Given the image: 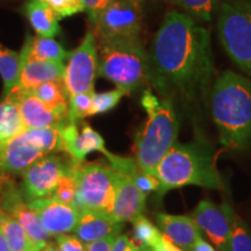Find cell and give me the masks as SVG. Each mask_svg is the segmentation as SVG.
I'll return each instance as SVG.
<instances>
[{"label": "cell", "mask_w": 251, "mask_h": 251, "mask_svg": "<svg viewBox=\"0 0 251 251\" xmlns=\"http://www.w3.org/2000/svg\"><path fill=\"white\" fill-rule=\"evenodd\" d=\"M149 65L150 83L164 98L206 94L214 75L211 34L190 15L168 12L153 36Z\"/></svg>", "instance_id": "1"}, {"label": "cell", "mask_w": 251, "mask_h": 251, "mask_svg": "<svg viewBox=\"0 0 251 251\" xmlns=\"http://www.w3.org/2000/svg\"><path fill=\"white\" fill-rule=\"evenodd\" d=\"M212 114L220 142L230 150L251 143V80L226 70L216 78L211 97Z\"/></svg>", "instance_id": "2"}, {"label": "cell", "mask_w": 251, "mask_h": 251, "mask_svg": "<svg viewBox=\"0 0 251 251\" xmlns=\"http://www.w3.org/2000/svg\"><path fill=\"white\" fill-rule=\"evenodd\" d=\"M141 105L148 118L135 135V161L141 172L155 176L157 165L177 143L179 121L170 98L161 99L146 91Z\"/></svg>", "instance_id": "3"}, {"label": "cell", "mask_w": 251, "mask_h": 251, "mask_svg": "<svg viewBox=\"0 0 251 251\" xmlns=\"http://www.w3.org/2000/svg\"><path fill=\"white\" fill-rule=\"evenodd\" d=\"M159 196L184 186H200L209 190L222 188V181L214 158L205 144L176 143L157 165Z\"/></svg>", "instance_id": "4"}, {"label": "cell", "mask_w": 251, "mask_h": 251, "mask_svg": "<svg viewBox=\"0 0 251 251\" xmlns=\"http://www.w3.org/2000/svg\"><path fill=\"white\" fill-rule=\"evenodd\" d=\"M98 76L130 94L150 81L149 55L140 37L100 41Z\"/></svg>", "instance_id": "5"}, {"label": "cell", "mask_w": 251, "mask_h": 251, "mask_svg": "<svg viewBox=\"0 0 251 251\" xmlns=\"http://www.w3.org/2000/svg\"><path fill=\"white\" fill-rule=\"evenodd\" d=\"M218 35L228 57L251 80L250 0H220Z\"/></svg>", "instance_id": "6"}, {"label": "cell", "mask_w": 251, "mask_h": 251, "mask_svg": "<svg viewBox=\"0 0 251 251\" xmlns=\"http://www.w3.org/2000/svg\"><path fill=\"white\" fill-rule=\"evenodd\" d=\"M77 194L74 207L78 212L90 209L109 215L117 188V172L103 162L80 163L76 170Z\"/></svg>", "instance_id": "7"}, {"label": "cell", "mask_w": 251, "mask_h": 251, "mask_svg": "<svg viewBox=\"0 0 251 251\" xmlns=\"http://www.w3.org/2000/svg\"><path fill=\"white\" fill-rule=\"evenodd\" d=\"M78 163L72 159L56 155H46L33 163L23 172L21 194L27 203L36 199L54 196L59 179L76 166Z\"/></svg>", "instance_id": "8"}, {"label": "cell", "mask_w": 251, "mask_h": 251, "mask_svg": "<svg viewBox=\"0 0 251 251\" xmlns=\"http://www.w3.org/2000/svg\"><path fill=\"white\" fill-rule=\"evenodd\" d=\"M92 25L100 41L137 39L142 26L141 5L134 0H113Z\"/></svg>", "instance_id": "9"}, {"label": "cell", "mask_w": 251, "mask_h": 251, "mask_svg": "<svg viewBox=\"0 0 251 251\" xmlns=\"http://www.w3.org/2000/svg\"><path fill=\"white\" fill-rule=\"evenodd\" d=\"M98 41L92 30L86 31L78 48L71 51L64 68V80L69 96L94 91L98 77Z\"/></svg>", "instance_id": "10"}, {"label": "cell", "mask_w": 251, "mask_h": 251, "mask_svg": "<svg viewBox=\"0 0 251 251\" xmlns=\"http://www.w3.org/2000/svg\"><path fill=\"white\" fill-rule=\"evenodd\" d=\"M0 208L11 214L23 226L35 251H40L49 243L50 235L43 228L41 220L25 201L21 191L18 190L14 180L6 179L0 183Z\"/></svg>", "instance_id": "11"}, {"label": "cell", "mask_w": 251, "mask_h": 251, "mask_svg": "<svg viewBox=\"0 0 251 251\" xmlns=\"http://www.w3.org/2000/svg\"><path fill=\"white\" fill-rule=\"evenodd\" d=\"M231 207L228 203L215 205L208 199H202L192 213V218L201 233H205L218 251H228L230 237Z\"/></svg>", "instance_id": "12"}, {"label": "cell", "mask_w": 251, "mask_h": 251, "mask_svg": "<svg viewBox=\"0 0 251 251\" xmlns=\"http://www.w3.org/2000/svg\"><path fill=\"white\" fill-rule=\"evenodd\" d=\"M5 99L17 103L27 129L59 127L63 122L68 120V112L56 111L48 107L33 93L19 86L15 87Z\"/></svg>", "instance_id": "13"}, {"label": "cell", "mask_w": 251, "mask_h": 251, "mask_svg": "<svg viewBox=\"0 0 251 251\" xmlns=\"http://www.w3.org/2000/svg\"><path fill=\"white\" fill-rule=\"evenodd\" d=\"M46 153L26 139L24 133L14 139L0 142V183L23 175Z\"/></svg>", "instance_id": "14"}, {"label": "cell", "mask_w": 251, "mask_h": 251, "mask_svg": "<svg viewBox=\"0 0 251 251\" xmlns=\"http://www.w3.org/2000/svg\"><path fill=\"white\" fill-rule=\"evenodd\" d=\"M28 207L36 213L50 236L75 230L79 218V212L75 207L58 201L55 197L33 200L28 202Z\"/></svg>", "instance_id": "15"}, {"label": "cell", "mask_w": 251, "mask_h": 251, "mask_svg": "<svg viewBox=\"0 0 251 251\" xmlns=\"http://www.w3.org/2000/svg\"><path fill=\"white\" fill-rule=\"evenodd\" d=\"M146 198L147 194L135 185L133 178L117 172L115 199L109 216L120 224L133 221L135 218L143 214L146 209Z\"/></svg>", "instance_id": "16"}, {"label": "cell", "mask_w": 251, "mask_h": 251, "mask_svg": "<svg viewBox=\"0 0 251 251\" xmlns=\"http://www.w3.org/2000/svg\"><path fill=\"white\" fill-rule=\"evenodd\" d=\"M28 51H29V40L27 36L23 49L20 50L21 72L19 87L31 91L47 81L62 79L65 68L63 63L33 58L28 55Z\"/></svg>", "instance_id": "17"}, {"label": "cell", "mask_w": 251, "mask_h": 251, "mask_svg": "<svg viewBox=\"0 0 251 251\" xmlns=\"http://www.w3.org/2000/svg\"><path fill=\"white\" fill-rule=\"evenodd\" d=\"M156 221L163 235L184 251L192 249L196 241L201 236V231L192 216L158 213L156 214Z\"/></svg>", "instance_id": "18"}, {"label": "cell", "mask_w": 251, "mask_h": 251, "mask_svg": "<svg viewBox=\"0 0 251 251\" xmlns=\"http://www.w3.org/2000/svg\"><path fill=\"white\" fill-rule=\"evenodd\" d=\"M124 224L114 221L111 216L90 209L79 212L75 233L81 242L89 244L111 235H120Z\"/></svg>", "instance_id": "19"}, {"label": "cell", "mask_w": 251, "mask_h": 251, "mask_svg": "<svg viewBox=\"0 0 251 251\" xmlns=\"http://www.w3.org/2000/svg\"><path fill=\"white\" fill-rule=\"evenodd\" d=\"M23 12L39 36L54 39L61 34L57 15L41 0L27 1L23 7Z\"/></svg>", "instance_id": "20"}, {"label": "cell", "mask_w": 251, "mask_h": 251, "mask_svg": "<svg viewBox=\"0 0 251 251\" xmlns=\"http://www.w3.org/2000/svg\"><path fill=\"white\" fill-rule=\"evenodd\" d=\"M21 54L0 43V77L2 79V100L19 85Z\"/></svg>", "instance_id": "21"}, {"label": "cell", "mask_w": 251, "mask_h": 251, "mask_svg": "<svg viewBox=\"0 0 251 251\" xmlns=\"http://www.w3.org/2000/svg\"><path fill=\"white\" fill-rule=\"evenodd\" d=\"M17 103L8 99L0 102V142H6L26 130Z\"/></svg>", "instance_id": "22"}, {"label": "cell", "mask_w": 251, "mask_h": 251, "mask_svg": "<svg viewBox=\"0 0 251 251\" xmlns=\"http://www.w3.org/2000/svg\"><path fill=\"white\" fill-rule=\"evenodd\" d=\"M29 40V51L28 55L33 58L42 59V61L61 62L63 63L70 57L71 51L63 48L61 43L55 39L42 36L27 35Z\"/></svg>", "instance_id": "23"}, {"label": "cell", "mask_w": 251, "mask_h": 251, "mask_svg": "<svg viewBox=\"0 0 251 251\" xmlns=\"http://www.w3.org/2000/svg\"><path fill=\"white\" fill-rule=\"evenodd\" d=\"M29 92L50 108L56 111H69V93L63 78L41 84Z\"/></svg>", "instance_id": "24"}, {"label": "cell", "mask_w": 251, "mask_h": 251, "mask_svg": "<svg viewBox=\"0 0 251 251\" xmlns=\"http://www.w3.org/2000/svg\"><path fill=\"white\" fill-rule=\"evenodd\" d=\"M0 229L7 241L11 251L34 250L33 244L23 226L1 208H0Z\"/></svg>", "instance_id": "25"}, {"label": "cell", "mask_w": 251, "mask_h": 251, "mask_svg": "<svg viewBox=\"0 0 251 251\" xmlns=\"http://www.w3.org/2000/svg\"><path fill=\"white\" fill-rule=\"evenodd\" d=\"M26 139L37 147L46 155L54 151H61L58 127L29 128L24 131Z\"/></svg>", "instance_id": "26"}, {"label": "cell", "mask_w": 251, "mask_h": 251, "mask_svg": "<svg viewBox=\"0 0 251 251\" xmlns=\"http://www.w3.org/2000/svg\"><path fill=\"white\" fill-rule=\"evenodd\" d=\"M185 14L198 23H209L218 11L220 0H171Z\"/></svg>", "instance_id": "27"}, {"label": "cell", "mask_w": 251, "mask_h": 251, "mask_svg": "<svg viewBox=\"0 0 251 251\" xmlns=\"http://www.w3.org/2000/svg\"><path fill=\"white\" fill-rule=\"evenodd\" d=\"M133 236L134 241L140 246L149 247L153 250L161 242L163 234L159 229L149 221L146 216L139 215L133 221Z\"/></svg>", "instance_id": "28"}, {"label": "cell", "mask_w": 251, "mask_h": 251, "mask_svg": "<svg viewBox=\"0 0 251 251\" xmlns=\"http://www.w3.org/2000/svg\"><path fill=\"white\" fill-rule=\"evenodd\" d=\"M231 227L228 251H251V230L233 208L230 212Z\"/></svg>", "instance_id": "29"}, {"label": "cell", "mask_w": 251, "mask_h": 251, "mask_svg": "<svg viewBox=\"0 0 251 251\" xmlns=\"http://www.w3.org/2000/svg\"><path fill=\"white\" fill-rule=\"evenodd\" d=\"M94 91L69 96L68 121L72 124H79L87 117H91V107Z\"/></svg>", "instance_id": "30"}, {"label": "cell", "mask_w": 251, "mask_h": 251, "mask_svg": "<svg viewBox=\"0 0 251 251\" xmlns=\"http://www.w3.org/2000/svg\"><path fill=\"white\" fill-rule=\"evenodd\" d=\"M125 91L121 89H114L111 91H106L101 93H94L92 99V107H91V117L97 114H103L118 106L121 99L126 96Z\"/></svg>", "instance_id": "31"}, {"label": "cell", "mask_w": 251, "mask_h": 251, "mask_svg": "<svg viewBox=\"0 0 251 251\" xmlns=\"http://www.w3.org/2000/svg\"><path fill=\"white\" fill-rule=\"evenodd\" d=\"M80 163H78L70 172H68L67 175H64L61 179H59L57 188H56L54 196H52L55 197L58 201L65 203V205H70L72 207H74L75 198H76L77 194L76 170L77 166Z\"/></svg>", "instance_id": "32"}, {"label": "cell", "mask_w": 251, "mask_h": 251, "mask_svg": "<svg viewBox=\"0 0 251 251\" xmlns=\"http://www.w3.org/2000/svg\"><path fill=\"white\" fill-rule=\"evenodd\" d=\"M54 11L58 20L85 12L81 0H41Z\"/></svg>", "instance_id": "33"}, {"label": "cell", "mask_w": 251, "mask_h": 251, "mask_svg": "<svg viewBox=\"0 0 251 251\" xmlns=\"http://www.w3.org/2000/svg\"><path fill=\"white\" fill-rule=\"evenodd\" d=\"M133 180L135 185L146 194L153 192V191H158L159 188V181L155 176L143 174V172L141 171H139L134 176Z\"/></svg>", "instance_id": "34"}, {"label": "cell", "mask_w": 251, "mask_h": 251, "mask_svg": "<svg viewBox=\"0 0 251 251\" xmlns=\"http://www.w3.org/2000/svg\"><path fill=\"white\" fill-rule=\"evenodd\" d=\"M56 241L59 251H86V247L77 236L63 234L56 236Z\"/></svg>", "instance_id": "35"}, {"label": "cell", "mask_w": 251, "mask_h": 251, "mask_svg": "<svg viewBox=\"0 0 251 251\" xmlns=\"http://www.w3.org/2000/svg\"><path fill=\"white\" fill-rule=\"evenodd\" d=\"M84 5V9L87 13L91 24L96 21L98 15L111 4L113 0H81Z\"/></svg>", "instance_id": "36"}, {"label": "cell", "mask_w": 251, "mask_h": 251, "mask_svg": "<svg viewBox=\"0 0 251 251\" xmlns=\"http://www.w3.org/2000/svg\"><path fill=\"white\" fill-rule=\"evenodd\" d=\"M118 236L119 235H111V236L101 238L96 242L86 244V251H111Z\"/></svg>", "instance_id": "37"}, {"label": "cell", "mask_w": 251, "mask_h": 251, "mask_svg": "<svg viewBox=\"0 0 251 251\" xmlns=\"http://www.w3.org/2000/svg\"><path fill=\"white\" fill-rule=\"evenodd\" d=\"M136 243L128 235H119L114 241L111 251H134L136 248Z\"/></svg>", "instance_id": "38"}, {"label": "cell", "mask_w": 251, "mask_h": 251, "mask_svg": "<svg viewBox=\"0 0 251 251\" xmlns=\"http://www.w3.org/2000/svg\"><path fill=\"white\" fill-rule=\"evenodd\" d=\"M153 251H184V250H181L180 248L175 246V244L165 236V235H163L161 242H159L158 246L153 249Z\"/></svg>", "instance_id": "39"}, {"label": "cell", "mask_w": 251, "mask_h": 251, "mask_svg": "<svg viewBox=\"0 0 251 251\" xmlns=\"http://www.w3.org/2000/svg\"><path fill=\"white\" fill-rule=\"evenodd\" d=\"M190 251H218L211 243L207 242L206 240H203L202 236H200L196 241V243L193 244L192 249Z\"/></svg>", "instance_id": "40"}, {"label": "cell", "mask_w": 251, "mask_h": 251, "mask_svg": "<svg viewBox=\"0 0 251 251\" xmlns=\"http://www.w3.org/2000/svg\"><path fill=\"white\" fill-rule=\"evenodd\" d=\"M40 251H59V250L52 243H48V244H46V246L43 247Z\"/></svg>", "instance_id": "41"}, {"label": "cell", "mask_w": 251, "mask_h": 251, "mask_svg": "<svg viewBox=\"0 0 251 251\" xmlns=\"http://www.w3.org/2000/svg\"><path fill=\"white\" fill-rule=\"evenodd\" d=\"M134 251H153L151 248L149 247H144V246H137L136 248H135Z\"/></svg>", "instance_id": "42"}, {"label": "cell", "mask_w": 251, "mask_h": 251, "mask_svg": "<svg viewBox=\"0 0 251 251\" xmlns=\"http://www.w3.org/2000/svg\"><path fill=\"white\" fill-rule=\"evenodd\" d=\"M134 1H136V2H139L140 5H142L144 1H147V0H134Z\"/></svg>", "instance_id": "43"}, {"label": "cell", "mask_w": 251, "mask_h": 251, "mask_svg": "<svg viewBox=\"0 0 251 251\" xmlns=\"http://www.w3.org/2000/svg\"><path fill=\"white\" fill-rule=\"evenodd\" d=\"M27 251H35V250H27Z\"/></svg>", "instance_id": "44"}]
</instances>
